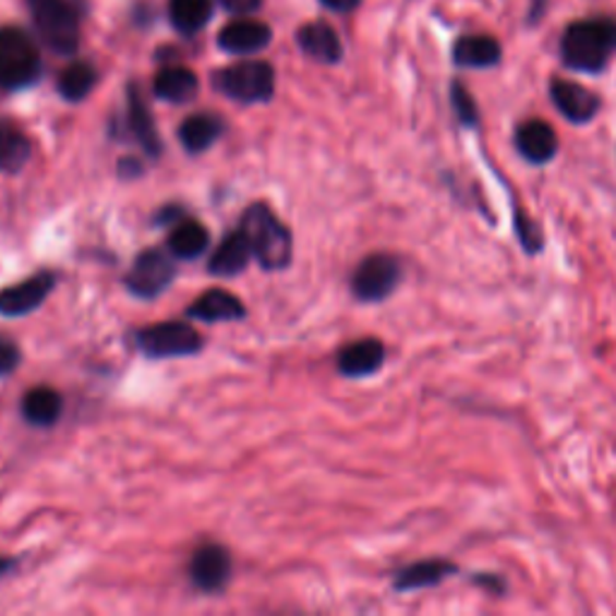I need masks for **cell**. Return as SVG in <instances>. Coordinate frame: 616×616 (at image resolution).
<instances>
[{
  "mask_svg": "<svg viewBox=\"0 0 616 616\" xmlns=\"http://www.w3.org/2000/svg\"><path fill=\"white\" fill-rule=\"evenodd\" d=\"M616 56V20L588 17L568 25L561 37V63L568 71L597 75Z\"/></svg>",
  "mask_w": 616,
  "mask_h": 616,
  "instance_id": "obj_1",
  "label": "cell"
},
{
  "mask_svg": "<svg viewBox=\"0 0 616 616\" xmlns=\"http://www.w3.org/2000/svg\"><path fill=\"white\" fill-rule=\"evenodd\" d=\"M241 231L249 237L253 255L265 270H282L292 261V234L270 207L251 205L241 219Z\"/></svg>",
  "mask_w": 616,
  "mask_h": 616,
  "instance_id": "obj_2",
  "label": "cell"
},
{
  "mask_svg": "<svg viewBox=\"0 0 616 616\" xmlns=\"http://www.w3.org/2000/svg\"><path fill=\"white\" fill-rule=\"evenodd\" d=\"M39 37L51 51L73 56L80 46V20L68 0H27Z\"/></svg>",
  "mask_w": 616,
  "mask_h": 616,
  "instance_id": "obj_3",
  "label": "cell"
},
{
  "mask_svg": "<svg viewBox=\"0 0 616 616\" xmlns=\"http://www.w3.org/2000/svg\"><path fill=\"white\" fill-rule=\"evenodd\" d=\"M41 58L37 46L17 27L0 29V89H22L37 83Z\"/></svg>",
  "mask_w": 616,
  "mask_h": 616,
  "instance_id": "obj_4",
  "label": "cell"
},
{
  "mask_svg": "<svg viewBox=\"0 0 616 616\" xmlns=\"http://www.w3.org/2000/svg\"><path fill=\"white\" fill-rule=\"evenodd\" d=\"M215 87L229 99L241 104L267 101L275 95V71L270 63L243 61L215 73Z\"/></svg>",
  "mask_w": 616,
  "mask_h": 616,
  "instance_id": "obj_5",
  "label": "cell"
},
{
  "mask_svg": "<svg viewBox=\"0 0 616 616\" xmlns=\"http://www.w3.org/2000/svg\"><path fill=\"white\" fill-rule=\"evenodd\" d=\"M402 280V265L390 253H371L357 265L352 275V292L364 304H378L388 299Z\"/></svg>",
  "mask_w": 616,
  "mask_h": 616,
  "instance_id": "obj_6",
  "label": "cell"
},
{
  "mask_svg": "<svg viewBox=\"0 0 616 616\" xmlns=\"http://www.w3.org/2000/svg\"><path fill=\"white\" fill-rule=\"evenodd\" d=\"M135 342L141 350L153 359H171V357H189L201 352L203 337L195 328L185 323H157L153 328L137 333Z\"/></svg>",
  "mask_w": 616,
  "mask_h": 616,
  "instance_id": "obj_7",
  "label": "cell"
},
{
  "mask_svg": "<svg viewBox=\"0 0 616 616\" xmlns=\"http://www.w3.org/2000/svg\"><path fill=\"white\" fill-rule=\"evenodd\" d=\"M177 265L165 251H145L137 255L131 273L125 277L128 292L141 299H155L173 282Z\"/></svg>",
  "mask_w": 616,
  "mask_h": 616,
  "instance_id": "obj_8",
  "label": "cell"
},
{
  "mask_svg": "<svg viewBox=\"0 0 616 616\" xmlns=\"http://www.w3.org/2000/svg\"><path fill=\"white\" fill-rule=\"evenodd\" d=\"M549 97L566 121L585 125L590 123L602 109V99L590 92L588 87L571 83V80L554 77L549 83Z\"/></svg>",
  "mask_w": 616,
  "mask_h": 616,
  "instance_id": "obj_9",
  "label": "cell"
},
{
  "mask_svg": "<svg viewBox=\"0 0 616 616\" xmlns=\"http://www.w3.org/2000/svg\"><path fill=\"white\" fill-rule=\"evenodd\" d=\"M53 289V275L51 273H39L29 277V280L5 287L0 292V316L8 318H17V316H27V313L37 311L46 297L51 294Z\"/></svg>",
  "mask_w": 616,
  "mask_h": 616,
  "instance_id": "obj_10",
  "label": "cell"
},
{
  "mask_svg": "<svg viewBox=\"0 0 616 616\" xmlns=\"http://www.w3.org/2000/svg\"><path fill=\"white\" fill-rule=\"evenodd\" d=\"M516 147L528 165L544 167L559 153V137H556V131L546 121L530 119L518 125Z\"/></svg>",
  "mask_w": 616,
  "mask_h": 616,
  "instance_id": "obj_11",
  "label": "cell"
},
{
  "mask_svg": "<svg viewBox=\"0 0 616 616\" xmlns=\"http://www.w3.org/2000/svg\"><path fill=\"white\" fill-rule=\"evenodd\" d=\"M231 576V556L219 544H205L191 559V580L205 592H219Z\"/></svg>",
  "mask_w": 616,
  "mask_h": 616,
  "instance_id": "obj_12",
  "label": "cell"
},
{
  "mask_svg": "<svg viewBox=\"0 0 616 616\" xmlns=\"http://www.w3.org/2000/svg\"><path fill=\"white\" fill-rule=\"evenodd\" d=\"M456 573H460V566L448 561V559L414 561V564L404 566V568H400L398 573H395L392 588L398 592H414V590L436 588Z\"/></svg>",
  "mask_w": 616,
  "mask_h": 616,
  "instance_id": "obj_13",
  "label": "cell"
},
{
  "mask_svg": "<svg viewBox=\"0 0 616 616\" xmlns=\"http://www.w3.org/2000/svg\"><path fill=\"white\" fill-rule=\"evenodd\" d=\"M383 362H386V347L376 337H364V340L345 347L340 357H337V369H340L342 376L364 378L376 374Z\"/></svg>",
  "mask_w": 616,
  "mask_h": 616,
  "instance_id": "obj_14",
  "label": "cell"
},
{
  "mask_svg": "<svg viewBox=\"0 0 616 616\" xmlns=\"http://www.w3.org/2000/svg\"><path fill=\"white\" fill-rule=\"evenodd\" d=\"M502 44L490 34H468L460 37L452 46V63L458 68H470V71H484L502 63Z\"/></svg>",
  "mask_w": 616,
  "mask_h": 616,
  "instance_id": "obj_15",
  "label": "cell"
},
{
  "mask_svg": "<svg viewBox=\"0 0 616 616\" xmlns=\"http://www.w3.org/2000/svg\"><path fill=\"white\" fill-rule=\"evenodd\" d=\"M273 41V32L265 22L255 20H237L229 22V25L219 32L217 44L219 49H225L227 53H255L265 49L267 44Z\"/></svg>",
  "mask_w": 616,
  "mask_h": 616,
  "instance_id": "obj_16",
  "label": "cell"
},
{
  "mask_svg": "<svg viewBox=\"0 0 616 616\" xmlns=\"http://www.w3.org/2000/svg\"><path fill=\"white\" fill-rule=\"evenodd\" d=\"M297 41L301 51L316 58L321 63H340L342 58V41L337 37V32L328 22H309L306 27H301L297 34Z\"/></svg>",
  "mask_w": 616,
  "mask_h": 616,
  "instance_id": "obj_17",
  "label": "cell"
},
{
  "mask_svg": "<svg viewBox=\"0 0 616 616\" xmlns=\"http://www.w3.org/2000/svg\"><path fill=\"white\" fill-rule=\"evenodd\" d=\"M189 316L205 323H229L246 316V309H243L241 299L225 292V289H210L193 301Z\"/></svg>",
  "mask_w": 616,
  "mask_h": 616,
  "instance_id": "obj_18",
  "label": "cell"
},
{
  "mask_svg": "<svg viewBox=\"0 0 616 616\" xmlns=\"http://www.w3.org/2000/svg\"><path fill=\"white\" fill-rule=\"evenodd\" d=\"M253 258V249H251V241L249 237L243 234V231H234V234H229L222 243H219L217 251L213 253L210 267L213 275H222V277H231V275H239L246 270V265Z\"/></svg>",
  "mask_w": 616,
  "mask_h": 616,
  "instance_id": "obj_19",
  "label": "cell"
},
{
  "mask_svg": "<svg viewBox=\"0 0 616 616\" xmlns=\"http://www.w3.org/2000/svg\"><path fill=\"white\" fill-rule=\"evenodd\" d=\"M219 135H222V121L213 113H193L179 128L181 145L193 155L210 149L219 141Z\"/></svg>",
  "mask_w": 616,
  "mask_h": 616,
  "instance_id": "obj_20",
  "label": "cell"
},
{
  "mask_svg": "<svg viewBox=\"0 0 616 616\" xmlns=\"http://www.w3.org/2000/svg\"><path fill=\"white\" fill-rule=\"evenodd\" d=\"M128 128L135 135V141L141 143V147L149 157H159L161 153V141L157 135V128L153 116H149L147 104L137 95V89L131 87V95H128Z\"/></svg>",
  "mask_w": 616,
  "mask_h": 616,
  "instance_id": "obj_21",
  "label": "cell"
},
{
  "mask_svg": "<svg viewBox=\"0 0 616 616\" xmlns=\"http://www.w3.org/2000/svg\"><path fill=\"white\" fill-rule=\"evenodd\" d=\"M155 95L171 104L191 101L197 95V77L189 68H165V71H159L155 77Z\"/></svg>",
  "mask_w": 616,
  "mask_h": 616,
  "instance_id": "obj_22",
  "label": "cell"
},
{
  "mask_svg": "<svg viewBox=\"0 0 616 616\" xmlns=\"http://www.w3.org/2000/svg\"><path fill=\"white\" fill-rule=\"evenodd\" d=\"M171 25L185 37L201 32L213 17V0H169Z\"/></svg>",
  "mask_w": 616,
  "mask_h": 616,
  "instance_id": "obj_23",
  "label": "cell"
},
{
  "mask_svg": "<svg viewBox=\"0 0 616 616\" xmlns=\"http://www.w3.org/2000/svg\"><path fill=\"white\" fill-rule=\"evenodd\" d=\"M32 157V145L27 135L17 131L13 123L0 121V171L15 173L27 165Z\"/></svg>",
  "mask_w": 616,
  "mask_h": 616,
  "instance_id": "obj_24",
  "label": "cell"
},
{
  "mask_svg": "<svg viewBox=\"0 0 616 616\" xmlns=\"http://www.w3.org/2000/svg\"><path fill=\"white\" fill-rule=\"evenodd\" d=\"M63 412V400L53 388H34L22 400V414L37 426L53 424Z\"/></svg>",
  "mask_w": 616,
  "mask_h": 616,
  "instance_id": "obj_25",
  "label": "cell"
},
{
  "mask_svg": "<svg viewBox=\"0 0 616 616\" xmlns=\"http://www.w3.org/2000/svg\"><path fill=\"white\" fill-rule=\"evenodd\" d=\"M207 243H210V234H207V229L195 222V219H183V222L171 231L169 237V249L173 255H179V258H197V255H203V251L207 249Z\"/></svg>",
  "mask_w": 616,
  "mask_h": 616,
  "instance_id": "obj_26",
  "label": "cell"
},
{
  "mask_svg": "<svg viewBox=\"0 0 616 616\" xmlns=\"http://www.w3.org/2000/svg\"><path fill=\"white\" fill-rule=\"evenodd\" d=\"M97 85V71L89 63H73L58 77V92L68 101H83Z\"/></svg>",
  "mask_w": 616,
  "mask_h": 616,
  "instance_id": "obj_27",
  "label": "cell"
},
{
  "mask_svg": "<svg viewBox=\"0 0 616 616\" xmlns=\"http://www.w3.org/2000/svg\"><path fill=\"white\" fill-rule=\"evenodd\" d=\"M450 104H452V111H456V116H458L460 125H464V128L480 125V109H476L470 89L464 87L462 83H458V80L450 85Z\"/></svg>",
  "mask_w": 616,
  "mask_h": 616,
  "instance_id": "obj_28",
  "label": "cell"
},
{
  "mask_svg": "<svg viewBox=\"0 0 616 616\" xmlns=\"http://www.w3.org/2000/svg\"><path fill=\"white\" fill-rule=\"evenodd\" d=\"M516 234H518V241H520V246L526 249L528 253H540L542 246H544V241H542V231H540V225H534L532 219L522 213V210H516Z\"/></svg>",
  "mask_w": 616,
  "mask_h": 616,
  "instance_id": "obj_29",
  "label": "cell"
},
{
  "mask_svg": "<svg viewBox=\"0 0 616 616\" xmlns=\"http://www.w3.org/2000/svg\"><path fill=\"white\" fill-rule=\"evenodd\" d=\"M20 364V350L13 342H0V376L13 374Z\"/></svg>",
  "mask_w": 616,
  "mask_h": 616,
  "instance_id": "obj_30",
  "label": "cell"
},
{
  "mask_svg": "<svg viewBox=\"0 0 616 616\" xmlns=\"http://www.w3.org/2000/svg\"><path fill=\"white\" fill-rule=\"evenodd\" d=\"M472 583H474V585H480V588H484L486 592H492V595H496V597H502L504 592H506V580H504V576H494V573H476V576H472Z\"/></svg>",
  "mask_w": 616,
  "mask_h": 616,
  "instance_id": "obj_31",
  "label": "cell"
},
{
  "mask_svg": "<svg viewBox=\"0 0 616 616\" xmlns=\"http://www.w3.org/2000/svg\"><path fill=\"white\" fill-rule=\"evenodd\" d=\"M229 13H237V15H251L255 10L261 8L263 0H219Z\"/></svg>",
  "mask_w": 616,
  "mask_h": 616,
  "instance_id": "obj_32",
  "label": "cell"
},
{
  "mask_svg": "<svg viewBox=\"0 0 616 616\" xmlns=\"http://www.w3.org/2000/svg\"><path fill=\"white\" fill-rule=\"evenodd\" d=\"M325 8L335 10V13H352V10L362 3V0H321Z\"/></svg>",
  "mask_w": 616,
  "mask_h": 616,
  "instance_id": "obj_33",
  "label": "cell"
},
{
  "mask_svg": "<svg viewBox=\"0 0 616 616\" xmlns=\"http://www.w3.org/2000/svg\"><path fill=\"white\" fill-rule=\"evenodd\" d=\"M13 566H15V561H10V559H0V578L8 576L10 571H13Z\"/></svg>",
  "mask_w": 616,
  "mask_h": 616,
  "instance_id": "obj_34",
  "label": "cell"
}]
</instances>
